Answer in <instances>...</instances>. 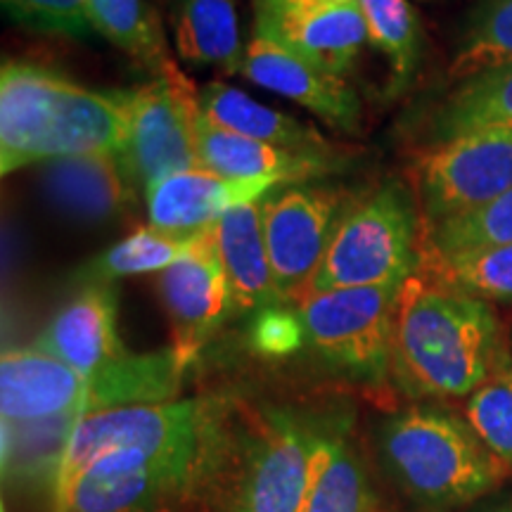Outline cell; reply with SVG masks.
Returning a JSON list of instances; mask_svg holds the SVG:
<instances>
[{"label": "cell", "mask_w": 512, "mask_h": 512, "mask_svg": "<svg viewBox=\"0 0 512 512\" xmlns=\"http://www.w3.org/2000/svg\"><path fill=\"white\" fill-rule=\"evenodd\" d=\"M501 325L484 299L415 273L401 287L392 375L418 396H472L503 368Z\"/></svg>", "instance_id": "6da1fadb"}, {"label": "cell", "mask_w": 512, "mask_h": 512, "mask_svg": "<svg viewBox=\"0 0 512 512\" xmlns=\"http://www.w3.org/2000/svg\"><path fill=\"white\" fill-rule=\"evenodd\" d=\"M128 133L124 91L83 88L27 60L0 72V171L62 157L119 155Z\"/></svg>", "instance_id": "7a4b0ae2"}, {"label": "cell", "mask_w": 512, "mask_h": 512, "mask_svg": "<svg viewBox=\"0 0 512 512\" xmlns=\"http://www.w3.org/2000/svg\"><path fill=\"white\" fill-rule=\"evenodd\" d=\"M380 458L403 494L432 510L475 503L508 475V465L489 451L470 422L427 406L384 422Z\"/></svg>", "instance_id": "3957f363"}, {"label": "cell", "mask_w": 512, "mask_h": 512, "mask_svg": "<svg viewBox=\"0 0 512 512\" xmlns=\"http://www.w3.org/2000/svg\"><path fill=\"white\" fill-rule=\"evenodd\" d=\"M420 249L418 204L401 181H387L342 211L306 297L344 287L403 285L420 271Z\"/></svg>", "instance_id": "277c9868"}, {"label": "cell", "mask_w": 512, "mask_h": 512, "mask_svg": "<svg viewBox=\"0 0 512 512\" xmlns=\"http://www.w3.org/2000/svg\"><path fill=\"white\" fill-rule=\"evenodd\" d=\"M403 285L344 287L299 302L304 344L354 380L380 384L392 373L394 320Z\"/></svg>", "instance_id": "5b68a950"}, {"label": "cell", "mask_w": 512, "mask_h": 512, "mask_svg": "<svg viewBox=\"0 0 512 512\" xmlns=\"http://www.w3.org/2000/svg\"><path fill=\"white\" fill-rule=\"evenodd\" d=\"M211 446V422L200 401H169L152 406H126L79 418L55 484V505L67 496L83 472L100 458L121 451L152 456L197 451Z\"/></svg>", "instance_id": "8992f818"}, {"label": "cell", "mask_w": 512, "mask_h": 512, "mask_svg": "<svg viewBox=\"0 0 512 512\" xmlns=\"http://www.w3.org/2000/svg\"><path fill=\"white\" fill-rule=\"evenodd\" d=\"M128 133L119 162L138 188H150L159 178L200 169L195 147V117L200 112V88L178 67L145 86L124 91Z\"/></svg>", "instance_id": "52a82bcc"}, {"label": "cell", "mask_w": 512, "mask_h": 512, "mask_svg": "<svg viewBox=\"0 0 512 512\" xmlns=\"http://www.w3.org/2000/svg\"><path fill=\"white\" fill-rule=\"evenodd\" d=\"M211 456L214 444L166 456L112 453L76 479L55 512H164L192 491Z\"/></svg>", "instance_id": "ba28073f"}, {"label": "cell", "mask_w": 512, "mask_h": 512, "mask_svg": "<svg viewBox=\"0 0 512 512\" xmlns=\"http://www.w3.org/2000/svg\"><path fill=\"white\" fill-rule=\"evenodd\" d=\"M422 223L437 226L512 190V131L482 128L441 140L415 169Z\"/></svg>", "instance_id": "9c48e42d"}, {"label": "cell", "mask_w": 512, "mask_h": 512, "mask_svg": "<svg viewBox=\"0 0 512 512\" xmlns=\"http://www.w3.org/2000/svg\"><path fill=\"white\" fill-rule=\"evenodd\" d=\"M342 207V192L323 185H294L273 197L266 195L264 233L280 302H302L306 297Z\"/></svg>", "instance_id": "30bf717a"}, {"label": "cell", "mask_w": 512, "mask_h": 512, "mask_svg": "<svg viewBox=\"0 0 512 512\" xmlns=\"http://www.w3.org/2000/svg\"><path fill=\"white\" fill-rule=\"evenodd\" d=\"M159 294L171 323V349L188 368L223 320L233 316L214 228L202 230L192 252L159 273Z\"/></svg>", "instance_id": "8fae6325"}, {"label": "cell", "mask_w": 512, "mask_h": 512, "mask_svg": "<svg viewBox=\"0 0 512 512\" xmlns=\"http://www.w3.org/2000/svg\"><path fill=\"white\" fill-rule=\"evenodd\" d=\"M316 434L275 415L240 467L230 512H299L309 484Z\"/></svg>", "instance_id": "7c38bea8"}, {"label": "cell", "mask_w": 512, "mask_h": 512, "mask_svg": "<svg viewBox=\"0 0 512 512\" xmlns=\"http://www.w3.org/2000/svg\"><path fill=\"white\" fill-rule=\"evenodd\" d=\"M238 72L256 86L306 107L332 128L356 133L361 126V102L354 88L271 36L254 34L242 53Z\"/></svg>", "instance_id": "4fadbf2b"}, {"label": "cell", "mask_w": 512, "mask_h": 512, "mask_svg": "<svg viewBox=\"0 0 512 512\" xmlns=\"http://www.w3.org/2000/svg\"><path fill=\"white\" fill-rule=\"evenodd\" d=\"M0 413L8 422L91 415V382L46 351L5 349L0 358Z\"/></svg>", "instance_id": "5bb4252c"}, {"label": "cell", "mask_w": 512, "mask_h": 512, "mask_svg": "<svg viewBox=\"0 0 512 512\" xmlns=\"http://www.w3.org/2000/svg\"><path fill=\"white\" fill-rule=\"evenodd\" d=\"M256 34L275 38L318 69L344 81L368 41L358 0L306 10H256Z\"/></svg>", "instance_id": "9a60e30c"}, {"label": "cell", "mask_w": 512, "mask_h": 512, "mask_svg": "<svg viewBox=\"0 0 512 512\" xmlns=\"http://www.w3.org/2000/svg\"><path fill=\"white\" fill-rule=\"evenodd\" d=\"M117 313V285H81V292L55 313L34 347L91 380L128 351L117 335Z\"/></svg>", "instance_id": "2e32d148"}, {"label": "cell", "mask_w": 512, "mask_h": 512, "mask_svg": "<svg viewBox=\"0 0 512 512\" xmlns=\"http://www.w3.org/2000/svg\"><path fill=\"white\" fill-rule=\"evenodd\" d=\"M273 188V181H233L211 174L207 169L178 171L159 178L145 190V207L150 226L171 235H190L214 228L226 211L240 204L261 200Z\"/></svg>", "instance_id": "e0dca14e"}, {"label": "cell", "mask_w": 512, "mask_h": 512, "mask_svg": "<svg viewBox=\"0 0 512 512\" xmlns=\"http://www.w3.org/2000/svg\"><path fill=\"white\" fill-rule=\"evenodd\" d=\"M41 183L48 202L67 219L102 226L124 216L136 202V185L119 155L62 157L43 164Z\"/></svg>", "instance_id": "ac0fdd59"}, {"label": "cell", "mask_w": 512, "mask_h": 512, "mask_svg": "<svg viewBox=\"0 0 512 512\" xmlns=\"http://www.w3.org/2000/svg\"><path fill=\"white\" fill-rule=\"evenodd\" d=\"M195 147L202 169L233 181L304 183L337 169L335 157L302 155L238 136L209 124L200 112L195 117Z\"/></svg>", "instance_id": "d6986e66"}, {"label": "cell", "mask_w": 512, "mask_h": 512, "mask_svg": "<svg viewBox=\"0 0 512 512\" xmlns=\"http://www.w3.org/2000/svg\"><path fill=\"white\" fill-rule=\"evenodd\" d=\"M264 209L266 197L240 204L226 211L214 226L216 245L226 268L233 316L283 304L275 290L271 261H268Z\"/></svg>", "instance_id": "ffe728a7"}, {"label": "cell", "mask_w": 512, "mask_h": 512, "mask_svg": "<svg viewBox=\"0 0 512 512\" xmlns=\"http://www.w3.org/2000/svg\"><path fill=\"white\" fill-rule=\"evenodd\" d=\"M200 114L209 124L226 128L238 136L259 140V143L302 152V155L332 157V147L316 128L304 121L261 105L247 93L226 83L211 81L200 88Z\"/></svg>", "instance_id": "44dd1931"}, {"label": "cell", "mask_w": 512, "mask_h": 512, "mask_svg": "<svg viewBox=\"0 0 512 512\" xmlns=\"http://www.w3.org/2000/svg\"><path fill=\"white\" fill-rule=\"evenodd\" d=\"M171 31L181 60L221 67L226 74L240 69L245 50L240 46L235 0H174Z\"/></svg>", "instance_id": "7402d4cb"}, {"label": "cell", "mask_w": 512, "mask_h": 512, "mask_svg": "<svg viewBox=\"0 0 512 512\" xmlns=\"http://www.w3.org/2000/svg\"><path fill=\"white\" fill-rule=\"evenodd\" d=\"M299 512H380L361 460L339 437H316Z\"/></svg>", "instance_id": "603a6c76"}, {"label": "cell", "mask_w": 512, "mask_h": 512, "mask_svg": "<svg viewBox=\"0 0 512 512\" xmlns=\"http://www.w3.org/2000/svg\"><path fill=\"white\" fill-rule=\"evenodd\" d=\"M482 128L512 131V62L460 81L434 119L439 140Z\"/></svg>", "instance_id": "cb8c5ba5"}, {"label": "cell", "mask_w": 512, "mask_h": 512, "mask_svg": "<svg viewBox=\"0 0 512 512\" xmlns=\"http://www.w3.org/2000/svg\"><path fill=\"white\" fill-rule=\"evenodd\" d=\"M88 19L119 50L138 64L164 76L176 62L166 50L164 31L157 12L147 0H86Z\"/></svg>", "instance_id": "d4e9b609"}, {"label": "cell", "mask_w": 512, "mask_h": 512, "mask_svg": "<svg viewBox=\"0 0 512 512\" xmlns=\"http://www.w3.org/2000/svg\"><path fill=\"white\" fill-rule=\"evenodd\" d=\"M79 418H55L38 422L3 420V475L12 482H50L57 475L69 437Z\"/></svg>", "instance_id": "484cf974"}, {"label": "cell", "mask_w": 512, "mask_h": 512, "mask_svg": "<svg viewBox=\"0 0 512 512\" xmlns=\"http://www.w3.org/2000/svg\"><path fill=\"white\" fill-rule=\"evenodd\" d=\"M200 233L183 238V235L162 233V230L145 226L136 233L126 235L124 240L112 245L105 252H100L93 261L76 273V280L81 285L88 283H114L128 275L143 273H162L183 256H188L195 247Z\"/></svg>", "instance_id": "4316f807"}, {"label": "cell", "mask_w": 512, "mask_h": 512, "mask_svg": "<svg viewBox=\"0 0 512 512\" xmlns=\"http://www.w3.org/2000/svg\"><path fill=\"white\" fill-rule=\"evenodd\" d=\"M418 273L484 302H512V242L448 256L422 254Z\"/></svg>", "instance_id": "83f0119b"}, {"label": "cell", "mask_w": 512, "mask_h": 512, "mask_svg": "<svg viewBox=\"0 0 512 512\" xmlns=\"http://www.w3.org/2000/svg\"><path fill=\"white\" fill-rule=\"evenodd\" d=\"M366 19L368 41L387 57L394 88L413 79L422 55L420 22L408 0H358Z\"/></svg>", "instance_id": "f1b7e54d"}, {"label": "cell", "mask_w": 512, "mask_h": 512, "mask_svg": "<svg viewBox=\"0 0 512 512\" xmlns=\"http://www.w3.org/2000/svg\"><path fill=\"white\" fill-rule=\"evenodd\" d=\"M512 62V0H479L448 76L470 79Z\"/></svg>", "instance_id": "f546056e"}, {"label": "cell", "mask_w": 512, "mask_h": 512, "mask_svg": "<svg viewBox=\"0 0 512 512\" xmlns=\"http://www.w3.org/2000/svg\"><path fill=\"white\" fill-rule=\"evenodd\" d=\"M512 242V190L484 207L451 216L422 230V254L448 256Z\"/></svg>", "instance_id": "4dcf8cb0"}, {"label": "cell", "mask_w": 512, "mask_h": 512, "mask_svg": "<svg viewBox=\"0 0 512 512\" xmlns=\"http://www.w3.org/2000/svg\"><path fill=\"white\" fill-rule=\"evenodd\" d=\"M465 420L489 451L512 467V368L508 363L467 396Z\"/></svg>", "instance_id": "1f68e13d"}, {"label": "cell", "mask_w": 512, "mask_h": 512, "mask_svg": "<svg viewBox=\"0 0 512 512\" xmlns=\"http://www.w3.org/2000/svg\"><path fill=\"white\" fill-rule=\"evenodd\" d=\"M3 8L17 24L41 34L69 38L93 34L86 0H3Z\"/></svg>", "instance_id": "d6a6232c"}, {"label": "cell", "mask_w": 512, "mask_h": 512, "mask_svg": "<svg viewBox=\"0 0 512 512\" xmlns=\"http://www.w3.org/2000/svg\"><path fill=\"white\" fill-rule=\"evenodd\" d=\"M256 349L266 354H287L299 344H304V332L299 316L294 311H283L278 306L259 311L254 323Z\"/></svg>", "instance_id": "836d02e7"}, {"label": "cell", "mask_w": 512, "mask_h": 512, "mask_svg": "<svg viewBox=\"0 0 512 512\" xmlns=\"http://www.w3.org/2000/svg\"><path fill=\"white\" fill-rule=\"evenodd\" d=\"M332 3H351V0H254L256 10H306Z\"/></svg>", "instance_id": "e575fe53"}, {"label": "cell", "mask_w": 512, "mask_h": 512, "mask_svg": "<svg viewBox=\"0 0 512 512\" xmlns=\"http://www.w3.org/2000/svg\"><path fill=\"white\" fill-rule=\"evenodd\" d=\"M489 512H512V503H505V505H501V508H494Z\"/></svg>", "instance_id": "d590c367"}]
</instances>
